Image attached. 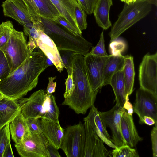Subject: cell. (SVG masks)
<instances>
[{
	"instance_id": "obj_1",
	"label": "cell",
	"mask_w": 157,
	"mask_h": 157,
	"mask_svg": "<svg viewBox=\"0 0 157 157\" xmlns=\"http://www.w3.org/2000/svg\"><path fill=\"white\" fill-rule=\"evenodd\" d=\"M46 57L41 50L30 52L25 61L0 83V94L14 100L26 95L37 86Z\"/></svg>"
},
{
	"instance_id": "obj_2",
	"label": "cell",
	"mask_w": 157,
	"mask_h": 157,
	"mask_svg": "<svg viewBox=\"0 0 157 157\" xmlns=\"http://www.w3.org/2000/svg\"><path fill=\"white\" fill-rule=\"evenodd\" d=\"M84 56L78 53L72 60L71 75L74 88L71 95L64 98L62 105L68 106L77 114L86 113L94 105L98 92L90 86L84 62Z\"/></svg>"
},
{
	"instance_id": "obj_3",
	"label": "cell",
	"mask_w": 157,
	"mask_h": 157,
	"mask_svg": "<svg viewBox=\"0 0 157 157\" xmlns=\"http://www.w3.org/2000/svg\"><path fill=\"white\" fill-rule=\"evenodd\" d=\"M44 31L56 44L58 50L72 51L84 56L88 53L92 44L82 35H75L67 29L54 21L41 18Z\"/></svg>"
},
{
	"instance_id": "obj_4",
	"label": "cell",
	"mask_w": 157,
	"mask_h": 157,
	"mask_svg": "<svg viewBox=\"0 0 157 157\" xmlns=\"http://www.w3.org/2000/svg\"><path fill=\"white\" fill-rule=\"evenodd\" d=\"M147 0H137L133 3H125L122 11L109 33L110 41L117 38L124 32L144 17L151 10Z\"/></svg>"
},
{
	"instance_id": "obj_5",
	"label": "cell",
	"mask_w": 157,
	"mask_h": 157,
	"mask_svg": "<svg viewBox=\"0 0 157 157\" xmlns=\"http://www.w3.org/2000/svg\"><path fill=\"white\" fill-rule=\"evenodd\" d=\"M0 49L8 62L10 69V74L25 61L30 52L23 33L14 29L8 42Z\"/></svg>"
},
{
	"instance_id": "obj_6",
	"label": "cell",
	"mask_w": 157,
	"mask_h": 157,
	"mask_svg": "<svg viewBox=\"0 0 157 157\" xmlns=\"http://www.w3.org/2000/svg\"><path fill=\"white\" fill-rule=\"evenodd\" d=\"M84 124L69 126L65 130L61 148L67 157H83L85 141Z\"/></svg>"
},
{
	"instance_id": "obj_7",
	"label": "cell",
	"mask_w": 157,
	"mask_h": 157,
	"mask_svg": "<svg viewBox=\"0 0 157 157\" xmlns=\"http://www.w3.org/2000/svg\"><path fill=\"white\" fill-rule=\"evenodd\" d=\"M140 88L157 96V52L143 57L139 69Z\"/></svg>"
},
{
	"instance_id": "obj_8",
	"label": "cell",
	"mask_w": 157,
	"mask_h": 157,
	"mask_svg": "<svg viewBox=\"0 0 157 157\" xmlns=\"http://www.w3.org/2000/svg\"><path fill=\"white\" fill-rule=\"evenodd\" d=\"M43 89L33 93L28 98H21L17 100L21 112L26 119H41L46 112L48 101Z\"/></svg>"
},
{
	"instance_id": "obj_9",
	"label": "cell",
	"mask_w": 157,
	"mask_h": 157,
	"mask_svg": "<svg viewBox=\"0 0 157 157\" xmlns=\"http://www.w3.org/2000/svg\"><path fill=\"white\" fill-rule=\"evenodd\" d=\"M48 144L47 140L30 133L21 143L15 144V147L21 157H49Z\"/></svg>"
},
{
	"instance_id": "obj_10",
	"label": "cell",
	"mask_w": 157,
	"mask_h": 157,
	"mask_svg": "<svg viewBox=\"0 0 157 157\" xmlns=\"http://www.w3.org/2000/svg\"><path fill=\"white\" fill-rule=\"evenodd\" d=\"M136 95L133 112L138 116L139 123L144 124L145 116L153 118L157 123V96L140 88L136 91Z\"/></svg>"
},
{
	"instance_id": "obj_11",
	"label": "cell",
	"mask_w": 157,
	"mask_h": 157,
	"mask_svg": "<svg viewBox=\"0 0 157 157\" xmlns=\"http://www.w3.org/2000/svg\"><path fill=\"white\" fill-rule=\"evenodd\" d=\"M109 56H99L88 53L84 56L88 80L94 92H98L103 87L105 65Z\"/></svg>"
},
{
	"instance_id": "obj_12",
	"label": "cell",
	"mask_w": 157,
	"mask_h": 157,
	"mask_svg": "<svg viewBox=\"0 0 157 157\" xmlns=\"http://www.w3.org/2000/svg\"><path fill=\"white\" fill-rule=\"evenodd\" d=\"M124 109L123 108H121L115 105L109 111L99 112L104 124L106 127H108L111 129L112 134L111 141L116 148L127 145L121 129V120Z\"/></svg>"
},
{
	"instance_id": "obj_13",
	"label": "cell",
	"mask_w": 157,
	"mask_h": 157,
	"mask_svg": "<svg viewBox=\"0 0 157 157\" xmlns=\"http://www.w3.org/2000/svg\"><path fill=\"white\" fill-rule=\"evenodd\" d=\"M32 18L41 21V18L54 21L61 15L50 0H21Z\"/></svg>"
},
{
	"instance_id": "obj_14",
	"label": "cell",
	"mask_w": 157,
	"mask_h": 157,
	"mask_svg": "<svg viewBox=\"0 0 157 157\" xmlns=\"http://www.w3.org/2000/svg\"><path fill=\"white\" fill-rule=\"evenodd\" d=\"M84 121L86 136L83 157L112 156L104 146L103 142L95 133L88 122Z\"/></svg>"
},
{
	"instance_id": "obj_15",
	"label": "cell",
	"mask_w": 157,
	"mask_h": 157,
	"mask_svg": "<svg viewBox=\"0 0 157 157\" xmlns=\"http://www.w3.org/2000/svg\"><path fill=\"white\" fill-rule=\"evenodd\" d=\"M1 6L5 16L13 18L23 25L34 20L21 0H6Z\"/></svg>"
},
{
	"instance_id": "obj_16",
	"label": "cell",
	"mask_w": 157,
	"mask_h": 157,
	"mask_svg": "<svg viewBox=\"0 0 157 157\" xmlns=\"http://www.w3.org/2000/svg\"><path fill=\"white\" fill-rule=\"evenodd\" d=\"M38 32L39 36L36 41L38 47L52 62L57 70L61 72L66 67L56 44L43 30H40Z\"/></svg>"
},
{
	"instance_id": "obj_17",
	"label": "cell",
	"mask_w": 157,
	"mask_h": 157,
	"mask_svg": "<svg viewBox=\"0 0 157 157\" xmlns=\"http://www.w3.org/2000/svg\"><path fill=\"white\" fill-rule=\"evenodd\" d=\"M90 108L88 115L84 118L83 121L88 122L94 132L103 143L111 147L116 148L111 141L110 136L101 117L99 112L94 105Z\"/></svg>"
},
{
	"instance_id": "obj_18",
	"label": "cell",
	"mask_w": 157,
	"mask_h": 157,
	"mask_svg": "<svg viewBox=\"0 0 157 157\" xmlns=\"http://www.w3.org/2000/svg\"><path fill=\"white\" fill-rule=\"evenodd\" d=\"M40 123L42 132L49 143L58 150L60 148L64 130L59 123L41 118Z\"/></svg>"
},
{
	"instance_id": "obj_19",
	"label": "cell",
	"mask_w": 157,
	"mask_h": 157,
	"mask_svg": "<svg viewBox=\"0 0 157 157\" xmlns=\"http://www.w3.org/2000/svg\"><path fill=\"white\" fill-rule=\"evenodd\" d=\"M121 129L127 145L130 147L135 146L142 140L136 129L132 115H129L124 109L121 120Z\"/></svg>"
},
{
	"instance_id": "obj_20",
	"label": "cell",
	"mask_w": 157,
	"mask_h": 157,
	"mask_svg": "<svg viewBox=\"0 0 157 157\" xmlns=\"http://www.w3.org/2000/svg\"><path fill=\"white\" fill-rule=\"evenodd\" d=\"M20 111L17 100L4 96L0 99V129L11 122Z\"/></svg>"
},
{
	"instance_id": "obj_21",
	"label": "cell",
	"mask_w": 157,
	"mask_h": 157,
	"mask_svg": "<svg viewBox=\"0 0 157 157\" xmlns=\"http://www.w3.org/2000/svg\"><path fill=\"white\" fill-rule=\"evenodd\" d=\"M9 128L11 138L15 144L21 143L30 133L26 120L21 111L9 123Z\"/></svg>"
},
{
	"instance_id": "obj_22",
	"label": "cell",
	"mask_w": 157,
	"mask_h": 157,
	"mask_svg": "<svg viewBox=\"0 0 157 157\" xmlns=\"http://www.w3.org/2000/svg\"><path fill=\"white\" fill-rule=\"evenodd\" d=\"M112 5V0H98L94 9L93 13L96 23L104 30H107L112 26L109 13Z\"/></svg>"
},
{
	"instance_id": "obj_23",
	"label": "cell",
	"mask_w": 157,
	"mask_h": 157,
	"mask_svg": "<svg viewBox=\"0 0 157 157\" xmlns=\"http://www.w3.org/2000/svg\"><path fill=\"white\" fill-rule=\"evenodd\" d=\"M60 14L80 32L75 16V9L78 5L76 0H50Z\"/></svg>"
},
{
	"instance_id": "obj_24",
	"label": "cell",
	"mask_w": 157,
	"mask_h": 157,
	"mask_svg": "<svg viewBox=\"0 0 157 157\" xmlns=\"http://www.w3.org/2000/svg\"><path fill=\"white\" fill-rule=\"evenodd\" d=\"M125 63L124 56L110 55L104 67L103 86L110 84L113 75L117 72L123 69Z\"/></svg>"
},
{
	"instance_id": "obj_25",
	"label": "cell",
	"mask_w": 157,
	"mask_h": 157,
	"mask_svg": "<svg viewBox=\"0 0 157 157\" xmlns=\"http://www.w3.org/2000/svg\"><path fill=\"white\" fill-rule=\"evenodd\" d=\"M109 85L111 86L115 95V105L123 108L126 95L123 70L117 72L113 75Z\"/></svg>"
},
{
	"instance_id": "obj_26",
	"label": "cell",
	"mask_w": 157,
	"mask_h": 157,
	"mask_svg": "<svg viewBox=\"0 0 157 157\" xmlns=\"http://www.w3.org/2000/svg\"><path fill=\"white\" fill-rule=\"evenodd\" d=\"M125 63L123 69L126 95H130L133 91L135 72L133 57L124 56Z\"/></svg>"
},
{
	"instance_id": "obj_27",
	"label": "cell",
	"mask_w": 157,
	"mask_h": 157,
	"mask_svg": "<svg viewBox=\"0 0 157 157\" xmlns=\"http://www.w3.org/2000/svg\"><path fill=\"white\" fill-rule=\"evenodd\" d=\"M48 94V103L46 113L41 118H45L59 123V110L56 101V98L52 94Z\"/></svg>"
},
{
	"instance_id": "obj_28",
	"label": "cell",
	"mask_w": 157,
	"mask_h": 157,
	"mask_svg": "<svg viewBox=\"0 0 157 157\" xmlns=\"http://www.w3.org/2000/svg\"><path fill=\"white\" fill-rule=\"evenodd\" d=\"M24 32L26 35L32 38L37 46V40L39 36V31L44 30V27L42 21L34 20L23 25Z\"/></svg>"
},
{
	"instance_id": "obj_29",
	"label": "cell",
	"mask_w": 157,
	"mask_h": 157,
	"mask_svg": "<svg viewBox=\"0 0 157 157\" xmlns=\"http://www.w3.org/2000/svg\"><path fill=\"white\" fill-rule=\"evenodd\" d=\"M14 29L12 23L10 21L3 22L0 24V49L8 42Z\"/></svg>"
},
{
	"instance_id": "obj_30",
	"label": "cell",
	"mask_w": 157,
	"mask_h": 157,
	"mask_svg": "<svg viewBox=\"0 0 157 157\" xmlns=\"http://www.w3.org/2000/svg\"><path fill=\"white\" fill-rule=\"evenodd\" d=\"M113 157H139V156L135 149L131 148L127 145L114 148L111 153Z\"/></svg>"
},
{
	"instance_id": "obj_31",
	"label": "cell",
	"mask_w": 157,
	"mask_h": 157,
	"mask_svg": "<svg viewBox=\"0 0 157 157\" xmlns=\"http://www.w3.org/2000/svg\"><path fill=\"white\" fill-rule=\"evenodd\" d=\"M75 19L79 29L82 31L87 27V14L78 5L75 9Z\"/></svg>"
},
{
	"instance_id": "obj_32",
	"label": "cell",
	"mask_w": 157,
	"mask_h": 157,
	"mask_svg": "<svg viewBox=\"0 0 157 157\" xmlns=\"http://www.w3.org/2000/svg\"><path fill=\"white\" fill-rule=\"evenodd\" d=\"M127 47L125 41L121 39L118 38L111 41L109 45L110 55L116 56L121 54Z\"/></svg>"
},
{
	"instance_id": "obj_33",
	"label": "cell",
	"mask_w": 157,
	"mask_h": 157,
	"mask_svg": "<svg viewBox=\"0 0 157 157\" xmlns=\"http://www.w3.org/2000/svg\"><path fill=\"white\" fill-rule=\"evenodd\" d=\"M62 61L65 67L68 75H71L72 60L75 52L67 50H59Z\"/></svg>"
},
{
	"instance_id": "obj_34",
	"label": "cell",
	"mask_w": 157,
	"mask_h": 157,
	"mask_svg": "<svg viewBox=\"0 0 157 157\" xmlns=\"http://www.w3.org/2000/svg\"><path fill=\"white\" fill-rule=\"evenodd\" d=\"M10 142V134L8 123L0 129V157H2L6 145Z\"/></svg>"
},
{
	"instance_id": "obj_35",
	"label": "cell",
	"mask_w": 157,
	"mask_h": 157,
	"mask_svg": "<svg viewBox=\"0 0 157 157\" xmlns=\"http://www.w3.org/2000/svg\"><path fill=\"white\" fill-rule=\"evenodd\" d=\"M26 120L30 133L36 134L47 140L42 132L39 119L32 118Z\"/></svg>"
},
{
	"instance_id": "obj_36",
	"label": "cell",
	"mask_w": 157,
	"mask_h": 157,
	"mask_svg": "<svg viewBox=\"0 0 157 157\" xmlns=\"http://www.w3.org/2000/svg\"><path fill=\"white\" fill-rule=\"evenodd\" d=\"M10 69L6 57L0 49V83L10 74Z\"/></svg>"
},
{
	"instance_id": "obj_37",
	"label": "cell",
	"mask_w": 157,
	"mask_h": 157,
	"mask_svg": "<svg viewBox=\"0 0 157 157\" xmlns=\"http://www.w3.org/2000/svg\"><path fill=\"white\" fill-rule=\"evenodd\" d=\"M104 31H102L99 42L95 47H92V49L89 54L99 56H106L109 55L106 51L104 37Z\"/></svg>"
},
{
	"instance_id": "obj_38",
	"label": "cell",
	"mask_w": 157,
	"mask_h": 157,
	"mask_svg": "<svg viewBox=\"0 0 157 157\" xmlns=\"http://www.w3.org/2000/svg\"><path fill=\"white\" fill-rule=\"evenodd\" d=\"M53 21L64 27L75 35H81L82 34V33L78 31L61 15L57 16Z\"/></svg>"
},
{
	"instance_id": "obj_39",
	"label": "cell",
	"mask_w": 157,
	"mask_h": 157,
	"mask_svg": "<svg viewBox=\"0 0 157 157\" xmlns=\"http://www.w3.org/2000/svg\"><path fill=\"white\" fill-rule=\"evenodd\" d=\"M98 0H77L78 5L88 15L92 14Z\"/></svg>"
},
{
	"instance_id": "obj_40",
	"label": "cell",
	"mask_w": 157,
	"mask_h": 157,
	"mask_svg": "<svg viewBox=\"0 0 157 157\" xmlns=\"http://www.w3.org/2000/svg\"><path fill=\"white\" fill-rule=\"evenodd\" d=\"M65 84L66 90L63 96L64 98H66L71 95L74 88L72 75H68L67 78L65 80Z\"/></svg>"
},
{
	"instance_id": "obj_41",
	"label": "cell",
	"mask_w": 157,
	"mask_h": 157,
	"mask_svg": "<svg viewBox=\"0 0 157 157\" xmlns=\"http://www.w3.org/2000/svg\"><path fill=\"white\" fill-rule=\"evenodd\" d=\"M151 132V138L153 157H157V124H155Z\"/></svg>"
},
{
	"instance_id": "obj_42",
	"label": "cell",
	"mask_w": 157,
	"mask_h": 157,
	"mask_svg": "<svg viewBox=\"0 0 157 157\" xmlns=\"http://www.w3.org/2000/svg\"><path fill=\"white\" fill-rule=\"evenodd\" d=\"M56 77L55 76L53 77H49L48 83V84L46 92L48 94H52L55 91L56 87V82H54Z\"/></svg>"
},
{
	"instance_id": "obj_43",
	"label": "cell",
	"mask_w": 157,
	"mask_h": 157,
	"mask_svg": "<svg viewBox=\"0 0 157 157\" xmlns=\"http://www.w3.org/2000/svg\"><path fill=\"white\" fill-rule=\"evenodd\" d=\"M129 100V96L127 94L123 108L127 111L129 115H132L134 112L133 106Z\"/></svg>"
},
{
	"instance_id": "obj_44",
	"label": "cell",
	"mask_w": 157,
	"mask_h": 157,
	"mask_svg": "<svg viewBox=\"0 0 157 157\" xmlns=\"http://www.w3.org/2000/svg\"><path fill=\"white\" fill-rule=\"evenodd\" d=\"M47 147L49 153V157H61V156L58 152V149L49 143L47 145Z\"/></svg>"
},
{
	"instance_id": "obj_45",
	"label": "cell",
	"mask_w": 157,
	"mask_h": 157,
	"mask_svg": "<svg viewBox=\"0 0 157 157\" xmlns=\"http://www.w3.org/2000/svg\"><path fill=\"white\" fill-rule=\"evenodd\" d=\"M10 142L6 145L4 150L2 157H14Z\"/></svg>"
},
{
	"instance_id": "obj_46",
	"label": "cell",
	"mask_w": 157,
	"mask_h": 157,
	"mask_svg": "<svg viewBox=\"0 0 157 157\" xmlns=\"http://www.w3.org/2000/svg\"><path fill=\"white\" fill-rule=\"evenodd\" d=\"M144 124L149 126H151L155 124H157L155 120L151 117L145 116L143 117Z\"/></svg>"
},
{
	"instance_id": "obj_47",
	"label": "cell",
	"mask_w": 157,
	"mask_h": 157,
	"mask_svg": "<svg viewBox=\"0 0 157 157\" xmlns=\"http://www.w3.org/2000/svg\"><path fill=\"white\" fill-rule=\"evenodd\" d=\"M27 45L30 52H32L35 48H38L36 44L33 39L31 38H29V41Z\"/></svg>"
},
{
	"instance_id": "obj_48",
	"label": "cell",
	"mask_w": 157,
	"mask_h": 157,
	"mask_svg": "<svg viewBox=\"0 0 157 157\" xmlns=\"http://www.w3.org/2000/svg\"><path fill=\"white\" fill-rule=\"evenodd\" d=\"M54 65L52 62L48 57H47L45 60V64L44 69L45 70L48 67Z\"/></svg>"
},
{
	"instance_id": "obj_49",
	"label": "cell",
	"mask_w": 157,
	"mask_h": 157,
	"mask_svg": "<svg viewBox=\"0 0 157 157\" xmlns=\"http://www.w3.org/2000/svg\"><path fill=\"white\" fill-rule=\"evenodd\" d=\"M122 2H124L125 3L129 4L133 3L137 0H120Z\"/></svg>"
},
{
	"instance_id": "obj_50",
	"label": "cell",
	"mask_w": 157,
	"mask_h": 157,
	"mask_svg": "<svg viewBox=\"0 0 157 157\" xmlns=\"http://www.w3.org/2000/svg\"><path fill=\"white\" fill-rule=\"evenodd\" d=\"M148 2L151 5L153 4L157 6V0H147Z\"/></svg>"
},
{
	"instance_id": "obj_51",
	"label": "cell",
	"mask_w": 157,
	"mask_h": 157,
	"mask_svg": "<svg viewBox=\"0 0 157 157\" xmlns=\"http://www.w3.org/2000/svg\"><path fill=\"white\" fill-rule=\"evenodd\" d=\"M3 97V96L0 94V99L2 98Z\"/></svg>"
},
{
	"instance_id": "obj_52",
	"label": "cell",
	"mask_w": 157,
	"mask_h": 157,
	"mask_svg": "<svg viewBox=\"0 0 157 157\" xmlns=\"http://www.w3.org/2000/svg\"><path fill=\"white\" fill-rule=\"evenodd\" d=\"M77 1V0H76Z\"/></svg>"
}]
</instances>
